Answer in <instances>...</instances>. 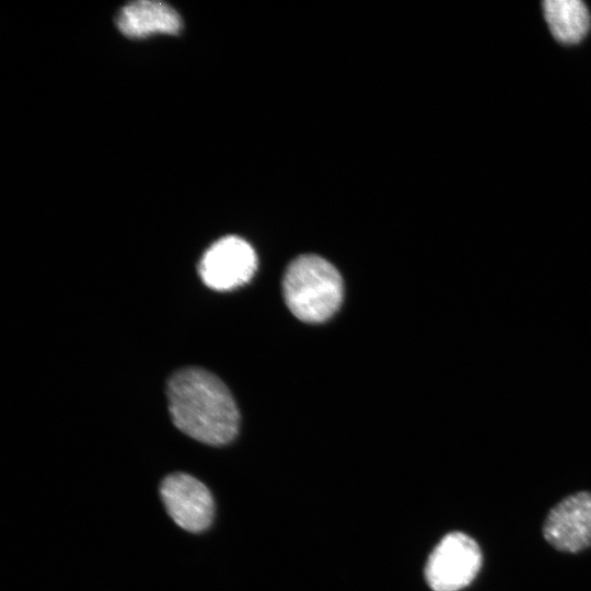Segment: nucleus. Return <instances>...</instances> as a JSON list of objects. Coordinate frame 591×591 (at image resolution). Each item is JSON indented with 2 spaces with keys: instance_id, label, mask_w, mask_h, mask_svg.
<instances>
[{
  "instance_id": "3",
  "label": "nucleus",
  "mask_w": 591,
  "mask_h": 591,
  "mask_svg": "<svg viewBox=\"0 0 591 591\" xmlns=\"http://www.w3.org/2000/svg\"><path fill=\"white\" fill-rule=\"evenodd\" d=\"M482 566L477 543L462 532L447 534L431 552L425 577L433 591H459L468 586Z\"/></svg>"
},
{
  "instance_id": "4",
  "label": "nucleus",
  "mask_w": 591,
  "mask_h": 591,
  "mask_svg": "<svg viewBox=\"0 0 591 591\" xmlns=\"http://www.w3.org/2000/svg\"><path fill=\"white\" fill-rule=\"evenodd\" d=\"M257 268V256L245 240L229 235L209 246L199 263L204 283L217 291H229L248 282Z\"/></svg>"
},
{
  "instance_id": "2",
  "label": "nucleus",
  "mask_w": 591,
  "mask_h": 591,
  "mask_svg": "<svg viewBox=\"0 0 591 591\" xmlns=\"http://www.w3.org/2000/svg\"><path fill=\"white\" fill-rule=\"evenodd\" d=\"M286 304L300 321L322 323L339 309L344 286L336 267L317 255H301L290 263L282 281Z\"/></svg>"
},
{
  "instance_id": "1",
  "label": "nucleus",
  "mask_w": 591,
  "mask_h": 591,
  "mask_svg": "<svg viewBox=\"0 0 591 591\" xmlns=\"http://www.w3.org/2000/svg\"><path fill=\"white\" fill-rule=\"evenodd\" d=\"M167 399L174 425L206 444L223 445L237 433L240 414L225 384L201 368L177 371L167 383Z\"/></svg>"
},
{
  "instance_id": "6",
  "label": "nucleus",
  "mask_w": 591,
  "mask_h": 591,
  "mask_svg": "<svg viewBox=\"0 0 591 591\" xmlns=\"http://www.w3.org/2000/svg\"><path fill=\"white\" fill-rule=\"evenodd\" d=\"M543 534L556 549L577 553L591 545V493L564 498L548 513Z\"/></svg>"
},
{
  "instance_id": "5",
  "label": "nucleus",
  "mask_w": 591,
  "mask_h": 591,
  "mask_svg": "<svg viewBox=\"0 0 591 591\" xmlns=\"http://www.w3.org/2000/svg\"><path fill=\"white\" fill-rule=\"evenodd\" d=\"M160 495L173 521L188 532H201L213 518V499L200 480L186 473L167 475L160 485Z\"/></svg>"
},
{
  "instance_id": "7",
  "label": "nucleus",
  "mask_w": 591,
  "mask_h": 591,
  "mask_svg": "<svg viewBox=\"0 0 591 591\" xmlns=\"http://www.w3.org/2000/svg\"><path fill=\"white\" fill-rule=\"evenodd\" d=\"M116 25L129 38H144L153 34L175 35L183 22L177 11L165 2L137 0L119 10Z\"/></svg>"
},
{
  "instance_id": "8",
  "label": "nucleus",
  "mask_w": 591,
  "mask_h": 591,
  "mask_svg": "<svg viewBox=\"0 0 591 591\" xmlns=\"http://www.w3.org/2000/svg\"><path fill=\"white\" fill-rule=\"evenodd\" d=\"M547 26L554 38L565 45L581 42L591 27L588 7L580 0H546L542 3Z\"/></svg>"
}]
</instances>
